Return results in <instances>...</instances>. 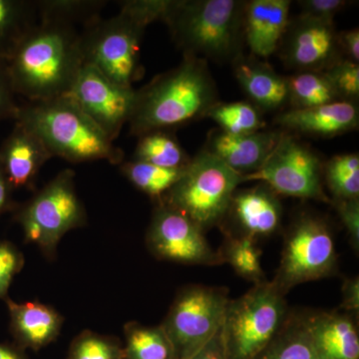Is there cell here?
<instances>
[{"mask_svg": "<svg viewBox=\"0 0 359 359\" xmlns=\"http://www.w3.org/2000/svg\"><path fill=\"white\" fill-rule=\"evenodd\" d=\"M67 359H125L119 339L83 330L71 342Z\"/></svg>", "mask_w": 359, "mask_h": 359, "instance_id": "obj_33", "label": "cell"}, {"mask_svg": "<svg viewBox=\"0 0 359 359\" xmlns=\"http://www.w3.org/2000/svg\"><path fill=\"white\" fill-rule=\"evenodd\" d=\"M252 180L263 181L273 192L287 197L330 202L323 192L320 158L285 132L262 167L243 176L244 182Z\"/></svg>", "mask_w": 359, "mask_h": 359, "instance_id": "obj_11", "label": "cell"}, {"mask_svg": "<svg viewBox=\"0 0 359 359\" xmlns=\"http://www.w3.org/2000/svg\"><path fill=\"white\" fill-rule=\"evenodd\" d=\"M282 294L271 282L255 285L231 301L222 334L228 359H255L271 344L290 316Z\"/></svg>", "mask_w": 359, "mask_h": 359, "instance_id": "obj_6", "label": "cell"}, {"mask_svg": "<svg viewBox=\"0 0 359 359\" xmlns=\"http://www.w3.org/2000/svg\"><path fill=\"white\" fill-rule=\"evenodd\" d=\"M276 195L266 184L235 193L228 212L240 229V236L256 240L278 231L282 205Z\"/></svg>", "mask_w": 359, "mask_h": 359, "instance_id": "obj_19", "label": "cell"}, {"mask_svg": "<svg viewBox=\"0 0 359 359\" xmlns=\"http://www.w3.org/2000/svg\"><path fill=\"white\" fill-rule=\"evenodd\" d=\"M107 2L100 0H43L36 1L40 20H54L75 26L88 25L97 18Z\"/></svg>", "mask_w": 359, "mask_h": 359, "instance_id": "obj_30", "label": "cell"}, {"mask_svg": "<svg viewBox=\"0 0 359 359\" xmlns=\"http://www.w3.org/2000/svg\"><path fill=\"white\" fill-rule=\"evenodd\" d=\"M205 116L214 120L224 133L231 135L256 133L266 126L259 110L247 102H218Z\"/></svg>", "mask_w": 359, "mask_h": 359, "instance_id": "obj_31", "label": "cell"}, {"mask_svg": "<svg viewBox=\"0 0 359 359\" xmlns=\"http://www.w3.org/2000/svg\"><path fill=\"white\" fill-rule=\"evenodd\" d=\"M25 266L22 252L11 242L0 241V299H7L14 276Z\"/></svg>", "mask_w": 359, "mask_h": 359, "instance_id": "obj_35", "label": "cell"}, {"mask_svg": "<svg viewBox=\"0 0 359 359\" xmlns=\"http://www.w3.org/2000/svg\"><path fill=\"white\" fill-rule=\"evenodd\" d=\"M6 62L16 94L27 102L68 95L85 63L81 32L39 20Z\"/></svg>", "mask_w": 359, "mask_h": 359, "instance_id": "obj_1", "label": "cell"}, {"mask_svg": "<svg viewBox=\"0 0 359 359\" xmlns=\"http://www.w3.org/2000/svg\"><path fill=\"white\" fill-rule=\"evenodd\" d=\"M185 168L168 169L132 160L121 163V173L138 190L161 201L181 179Z\"/></svg>", "mask_w": 359, "mask_h": 359, "instance_id": "obj_28", "label": "cell"}, {"mask_svg": "<svg viewBox=\"0 0 359 359\" xmlns=\"http://www.w3.org/2000/svg\"><path fill=\"white\" fill-rule=\"evenodd\" d=\"M16 221L26 243H33L47 259L56 255L65 233L87 223L86 211L75 189V174L66 169L18 210Z\"/></svg>", "mask_w": 359, "mask_h": 359, "instance_id": "obj_8", "label": "cell"}, {"mask_svg": "<svg viewBox=\"0 0 359 359\" xmlns=\"http://www.w3.org/2000/svg\"><path fill=\"white\" fill-rule=\"evenodd\" d=\"M320 359H359V337L351 316L339 313L302 314Z\"/></svg>", "mask_w": 359, "mask_h": 359, "instance_id": "obj_21", "label": "cell"}, {"mask_svg": "<svg viewBox=\"0 0 359 359\" xmlns=\"http://www.w3.org/2000/svg\"><path fill=\"white\" fill-rule=\"evenodd\" d=\"M15 122L37 135L52 157L75 164L92 161L123 163L124 152L69 95L22 104Z\"/></svg>", "mask_w": 359, "mask_h": 359, "instance_id": "obj_3", "label": "cell"}, {"mask_svg": "<svg viewBox=\"0 0 359 359\" xmlns=\"http://www.w3.org/2000/svg\"><path fill=\"white\" fill-rule=\"evenodd\" d=\"M325 179L334 200L358 199V155L335 156L325 167Z\"/></svg>", "mask_w": 359, "mask_h": 359, "instance_id": "obj_32", "label": "cell"}, {"mask_svg": "<svg viewBox=\"0 0 359 359\" xmlns=\"http://www.w3.org/2000/svg\"><path fill=\"white\" fill-rule=\"evenodd\" d=\"M289 0H252L245 6L244 33L257 57L275 53L289 26Z\"/></svg>", "mask_w": 359, "mask_h": 359, "instance_id": "obj_18", "label": "cell"}, {"mask_svg": "<svg viewBox=\"0 0 359 359\" xmlns=\"http://www.w3.org/2000/svg\"><path fill=\"white\" fill-rule=\"evenodd\" d=\"M243 182L242 174L204 150L190 160L181 179L161 201L205 231L218 226L228 215L236 189Z\"/></svg>", "mask_w": 359, "mask_h": 359, "instance_id": "obj_5", "label": "cell"}, {"mask_svg": "<svg viewBox=\"0 0 359 359\" xmlns=\"http://www.w3.org/2000/svg\"><path fill=\"white\" fill-rule=\"evenodd\" d=\"M224 263L230 264L238 276L259 285L268 282L261 266V250L256 240L226 233V242L221 252Z\"/></svg>", "mask_w": 359, "mask_h": 359, "instance_id": "obj_29", "label": "cell"}, {"mask_svg": "<svg viewBox=\"0 0 359 359\" xmlns=\"http://www.w3.org/2000/svg\"><path fill=\"white\" fill-rule=\"evenodd\" d=\"M147 26L122 6L117 15L97 18L81 32L85 63L116 84L133 87L143 76L141 41Z\"/></svg>", "mask_w": 359, "mask_h": 359, "instance_id": "obj_7", "label": "cell"}, {"mask_svg": "<svg viewBox=\"0 0 359 359\" xmlns=\"http://www.w3.org/2000/svg\"><path fill=\"white\" fill-rule=\"evenodd\" d=\"M301 4L302 15L325 22H334V18L347 6L344 0H304Z\"/></svg>", "mask_w": 359, "mask_h": 359, "instance_id": "obj_37", "label": "cell"}, {"mask_svg": "<svg viewBox=\"0 0 359 359\" xmlns=\"http://www.w3.org/2000/svg\"><path fill=\"white\" fill-rule=\"evenodd\" d=\"M340 50L348 56V60L358 63L359 60V30L358 28L339 34Z\"/></svg>", "mask_w": 359, "mask_h": 359, "instance_id": "obj_40", "label": "cell"}, {"mask_svg": "<svg viewBox=\"0 0 359 359\" xmlns=\"http://www.w3.org/2000/svg\"><path fill=\"white\" fill-rule=\"evenodd\" d=\"M289 102L292 109L318 107L340 100L339 95L323 72L304 71L287 78Z\"/></svg>", "mask_w": 359, "mask_h": 359, "instance_id": "obj_27", "label": "cell"}, {"mask_svg": "<svg viewBox=\"0 0 359 359\" xmlns=\"http://www.w3.org/2000/svg\"><path fill=\"white\" fill-rule=\"evenodd\" d=\"M147 247L157 259L184 264L218 266L219 252L210 247L204 231L166 203L160 201L147 233Z\"/></svg>", "mask_w": 359, "mask_h": 359, "instance_id": "obj_12", "label": "cell"}, {"mask_svg": "<svg viewBox=\"0 0 359 359\" xmlns=\"http://www.w3.org/2000/svg\"><path fill=\"white\" fill-rule=\"evenodd\" d=\"M245 6L237 0H174L164 22L184 55L235 60L241 55Z\"/></svg>", "mask_w": 359, "mask_h": 359, "instance_id": "obj_4", "label": "cell"}, {"mask_svg": "<svg viewBox=\"0 0 359 359\" xmlns=\"http://www.w3.org/2000/svg\"><path fill=\"white\" fill-rule=\"evenodd\" d=\"M233 62L238 83L257 109L275 111L289 102L287 78L252 58L240 55Z\"/></svg>", "mask_w": 359, "mask_h": 359, "instance_id": "obj_22", "label": "cell"}, {"mask_svg": "<svg viewBox=\"0 0 359 359\" xmlns=\"http://www.w3.org/2000/svg\"><path fill=\"white\" fill-rule=\"evenodd\" d=\"M341 308L351 313L359 309V280L358 276L346 278L342 285Z\"/></svg>", "mask_w": 359, "mask_h": 359, "instance_id": "obj_39", "label": "cell"}, {"mask_svg": "<svg viewBox=\"0 0 359 359\" xmlns=\"http://www.w3.org/2000/svg\"><path fill=\"white\" fill-rule=\"evenodd\" d=\"M334 238L325 222L297 219L285 238L282 259L273 283L283 295L295 285L332 275L337 268Z\"/></svg>", "mask_w": 359, "mask_h": 359, "instance_id": "obj_10", "label": "cell"}, {"mask_svg": "<svg viewBox=\"0 0 359 359\" xmlns=\"http://www.w3.org/2000/svg\"><path fill=\"white\" fill-rule=\"evenodd\" d=\"M11 191L13 189L9 185L1 165H0V214L6 211L11 205Z\"/></svg>", "mask_w": 359, "mask_h": 359, "instance_id": "obj_42", "label": "cell"}, {"mask_svg": "<svg viewBox=\"0 0 359 359\" xmlns=\"http://www.w3.org/2000/svg\"><path fill=\"white\" fill-rule=\"evenodd\" d=\"M13 77L6 61L0 60V122L15 120L20 110Z\"/></svg>", "mask_w": 359, "mask_h": 359, "instance_id": "obj_36", "label": "cell"}, {"mask_svg": "<svg viewBox=\"0 0 359 359\" xmlns=\"http://www.w3.org/2000/svg\"><path fill=\"white\" fill-rule=\"evenodd\" d=\"M282 134L278 131H259L231 135L221 130L211 134L205 150L244 176L262 167Z\"/></svg>", "mask_w": 359, "mask_h": 359, "instance_id": "obj_17", "label": "cell"}, {"mask_svg": "<svg viewBox=\"0 0 359 359\" xmlns=\"http://www.w3.org/2000/svg\"><path fill=\"white\" fill-rule=\"evenodd\" d=\"M39 21L36 1L0 0V60L13 55Z\"/></svg>", "mask_w": 359, "mask_h": 359, "instance_id": "obj_23", "label": "cell"}, {"mask_svg": "<svg viewBox=\"0 0 359 359\" xmlns=\"http://www.w3.org/2000/svg\"><path fill=\"white\" fill-rule=\"evenodd\" d=\"M231 299L222 287L190 285L181 290L161 325L173 346L175 359H188L221 330Z\"/></svg>", "mask_w": 359, "mask_h": 359, "instance_id": "obj_9", "label": "cell"}, {"mask_svg": "<svg viewBox=\"0 0 359 359\" xmlns=\"http://www.w3.org/2000/svg\"><path fill=\"white\" fill-rule=\"evenodd\" d=\"M68 95L114 142L131 118L137 90L114 83L94 66L84 63Z\"/></svg>", "mask_w": 359, "mask_h": 359, "instance_id": "obj_13", "label": "cell"}, {"mask_svg": "<svg viewBox=\"0 0 359 359\" xmlns=\"http://www.w3.org/2000/svg\"><path fill=\"white\" fill-rule=\"evenodd\" d=\"M133 160L168 169H179L190 160L172 135L165 131L150 132L139 137Z\"/></svg>", "mask_w": 359, "mask_h": 359, "instance_id": "obj_26", "label": "cell"}, {"mask_svg": "<svg viewBox=\"0 0 359 359\" xmlns=\"http://www.w3.org/2000/svg\"><path fill=\"white\" fill-rule=\"evenodd\" d=\"M188 359H228L226 358V349H224L222 328L216 337L202 351Z\"/></svg>", "mask_w": 359, "mask_h": 359, "instance_id": "obj_41", "label": "cell"}, {"mask_svg": "<svg viewBox=\"0 0 359 359\" xmlns=\"http://www.w3.org/2000/svg\"><path fill=\"white\" fill-rule=\"evenodd\" d=\"M218 92L205 59L184 55L181 65L137 91L128 125L134 136L166 131L205 116Z\"/></svg>", "mask_w": 359, "mask_h": 359, "instance_id": "obj_2", "label": "cell"}, {"mask_svg": "<svg viewBox=\"0 0 359 359\" xmlns=\"http://www.w3.org/2000/svg\"><path fill=\"white\" fill-rule=\"evenodd\" d=\"M340 100L353 101L359 95V67L348 59H340L323 71Z\"/></svg>", "mask_w": 359, "mask_h": 359, "instance_id": "obj_34", "label": "cell"}, {"mask_svg": "<svg viewBox=\"0 0 359 359\" xmlns=\"http://www.w3.org/2000/svg\"><path fill=\"white\" fill-rule=\"evenodd\" d=\"M358 107L353 101L337 100L318 107L290 109L276 117L285 129L313 136L334 137L358 128Z\"/></svg>", "mask_w": 359, "mask_h": 359, "instance_id": "obj_20", "label": "cell"}, {"mask_svg": "<svg viewBox=\"0 0 359 359\" xmlns=\"http://www.w3.org/2000/svg\"><path fill=\"white\" fill-rule=\"evenodd\" d=\"M125 359H175L174 349L162 327L136 321L124 325Z\"/></svg>", "mask_w": 359, "mask_h": 359, "instance_id": "obj_25", "label": "cell"}, {"mask_svg": "<svg viewBox=\"0 0 359 359\" xmlns=\"http://www.w3.org/2000/svg\"><path fill=\"white\" fill-rule=\"evenodd\" d=\"M339 51L334 22L301 15L290 32L285 59L299 72H323L340 60Z\"/></svg>", "mask_w": 359, "mask_h": 359, "instance_id": "obj_14", "label": "cell"}, {"mask_svg": "<svg viewBox=\"0 0 359 359\" xmlns=\"http://www.w3.org/2000/svg\"><path fill=\"white\" fill-rule=\"evenodd\" d=\"M6 302L16 346L39 351L58 339L65 318L57 311L39 302Z\"/></svg>", "mask_w": 359, "mask_h": 359, "instance_id": "obj_16", "label": "cell"}, {"mask_svg": "<svg viewBox=\"0 0 359 359\" xmlns=\"http://www.w3.org/2000/svg\"><path fill=\"white\" fill-rule=\"evenodd\" d=\"M255 359H320L302 314L290 313L280 334Z\"/></svg>", "mask_w": 359, "mask_h": 359, "instance_id": "obj_24", "label": "cell"}, {"mask_svg": "<svg viewBox=\"0 0 359 359\" xmlns=\"http://www.w3.org/2000/svg\"><path fill=\"white\" fill-rule=\"evenodd\" d=\"M51 158L41 139L18 122L0 148V165L13 190L32 188Z\"/></svg>", "mask_w": 359, "mask_h": 359, "instance_id": "obj_15", "label": "cell"}, {"mask_svg": "<svg viewBox=\"0 0 359 359\" xmlns=\"http://www.w3.org/2000/svg\"><path fill=\"white\" fill-rule=\"evenodd\" d=\"M0 359H29L25 351L15 344H1L0 342Z\"/></svg>", "mask_w": 359, "mask_h": 359, "instance_id": "obj_43", "label": "cell"}, {"mask_svg": "<svg viewBox=\"0 0 359 359\" xmlns=\"http://www.w3.org/2000/svg\"><path fill=\"white\" fill-rule=\"evenodd\" d=\"M334 204L342 224L346 226L354 249L359 247V201L334 200Z\"/></svg>", "mask_w": 359, "mask_h": 359, "instance_id": "obj_38", "label": "cell"}]
</instances>
